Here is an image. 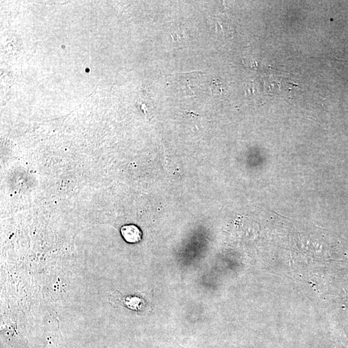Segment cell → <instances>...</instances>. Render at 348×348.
<instances>
[{
  "mask_svg": "<svg viewBox=\"0 0 348 348\" xmlns=\"http://www.w3.org/2000/svg\"><path fill=\"white\" fill-rule=\"evenodd\" d=\"M144 294H133L124 296L118 291H116L109 298V303L114 307L125 306L137 312L143 311L146 306V297Z\"/></svg>",
  "mask_w": 348,
  "mask_h": 348,
  "instance_id": "cell-1",
  "label": "cell"
},
{
  "mask_svg": "<svg viewBox=\"0 0 348 348\" xmlns=\"http://www.w3.org/2000/svg\"><path fill=\"white\" fill-rule=\"evenodd\" d=\"M121 233L124 239L130 243H135L141 241L142 233L135 225H125L121 229Z\"/></svg>",
  "mask_w": 348,
  "mask_h": 348,
  "instance_id": "cell-2",
  "label": "cell"
},
{
  "mask_svg": "<svg viewBox=\"0 0 348 348\" xmlns=\"http://www.w3.org/2000/svg\"><path fill=\"white\" fill-rule=\"evenodd\" d=\"M347 63H348V61H347Z\"/></svg>",
  "mask_w": 348,
  "mask_h": 348,
  "instance_id": "cell-3",
  "label": "cell"
}]
</instances>
